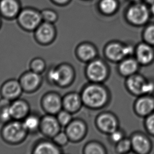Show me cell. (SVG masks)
Wrapping results in <instances>:
<instances>
[{
    "mask_svg": "<svg viewBox=\"0 0 154 154\" xmlns=\"http://www.w3.org/2000/svg\"><path fill=\"white\" fill-rule=\"evenodd\" d=\"M46 80L51 85L66 88L73 81L74 72L72 67L66 63H62L49 67L46 74Z\"/></svg>",
    "mask_w": 154,
    "mask_h": 154,
    "instance_id": "7a4b0ae2",
    "label": "cell"
},
{
    "mask_svg": "<svg viewBox=\"0 0 154 154\" xmlns=\"http://www.w3.org/2000/svg\"><path fill=\"white\" fill-rule=\"evenodd\" d=\"M154 53L152 48L145 44H142L138 46L136 50V56L138 62L142 64H147L154 58Z\"/></svg>",
    "mask_w": 154,
    "mask_h": 154,
    "instance_id": "d6986e66",
    "label": "cell"
},
{
    "mask_svg": "<svg viewBox=\"0 0 154 154\" xmlns=\"http://www.w3.org/2000/svg\"><path fill=\"white\" fill-rule=\"evenodd\" d=\"M29 134L22 121L12 119L3 124L0 130V136L6 144L18 145L25 141Z\"/></svg>",
    "mask_w": 154,
    "mask_h": 154,
    "instance_id": "6da1fadb",
    "label": "cell"
},
{
    "mask_svg": "<svg viewBox=\"0 0 154 154\" xmlns=\"http://www.w3.org/2000/svg\"><path fill=\"white\" fill-rule=\"evenodd\" d=\"M100 8L105 13H111L116 9V2L115 0H102L100 3Z\"/></svg>",
    "mask_w": 154,
    "mask_h": 154,
    "instance_id": "f546056e",
    "label": "cell"
},
{
    "mask_svg": "<svg viewBox=\"0 0 154 154\" xmlns=\"http://www.w3.org/2000/svg\"><path fill=\"white\" fill-rule=\"evenodd\" d=\"M10 112L13 119L22 121L31 111L29 103L24 99L19 98L11 102Z\"/></svg>",
    "mask_w": 154,
    "mask_h": 154,
    "instance_id": "7c38bea8",
    "label": "cell"
},
{
    "mask_svg": "<svg viewBox=\"0 0 154 154\" xmlns=\"http://www.w3.org/2000/svg\"><path fill=\"white\" fill-rule=\"evenodd\" d=\"M131 142L133 148L138 153L145 154L150 148V143L144 136L135 135L132 138Z\"/></svg>",
    "mask_w": 154,
    "mask_h": 154,
    "instance_id": "ffe728a7",
    "label": "cell"
},
{
    "mask_svg": "<svg viewBox=\"0 0 154 154\" xmlns=\"http://www.w3.org/2000/svg\"><path fill=\"white\" fill-rule=\"evenodd\" d=\"M61 127L56 115L46 114L41 116L39 132L45 137L52 139L61 131Z\"/></svg>",
    "mask_w": 154,
    "mask_h": 154,
    "instance_id": "ba28073f",
    "label": "cell"
},
{
    "mask_svg": "<svg viewBox=\"0 0 154 154\" xmlns=\"http://www.w3.org/2000/svg\"><path fill=\"white\" fill-rule=\"evenodd\" d=\"M146 82L143 77L138 75H133L129 77L127 81L129 90L135 94H143V90Z\"/></svg>",
    "mask_w": 154,
    "mask_h": 154,
    "instance_id": "603a6c76",
    "label": "cell"
},
{
    "mask_svg": "<svg viewBox=\"0 0 154 154\" xmlns=\"http://www.w3.org/2000/svg\"><path fill=\"white\" fill-rule=\"evenodd\" d=\"M40 105L47 114L56 115L63 109V97L57 92H47L41 98Z\"/></svg>",
    "mask_w": 154,
    "mask_h": 154,
    "instance_id": "8992f818",
    "label": "cell"
},
{
    "mask_svg": "<svg viewBox=\"0 0 154 154\" xmlns=\"http://www.w3.org/2000/svg\"><path fill=\"white\" fill-rule=\"evenodd\" d=\"M146 126L148 131L154 134V113L150 115L147 119Z\"/></svg>",
    "mask_w": 154,
    "mask_h": 154,
    "instance_id": "e575fe53",
    "label": "cell"
},
{
    "mask_svg": "<svg viewBox=\"0 0 154 154\" xmlns=\"http://www.w3.org/2000/svg\"><path fill=\"white\" fill-rule=\"evenodd\" d=\"M154 90V84L150 82H146L143 90V94H149L153 92Z\"/></svg>",
    "mask_w": 154,
    "mask_h": 154,
    "instance_id": "8d00e7d4",
    "label": "cell"
},
{
    "mask_svg": "<svg viewBox=\"0 0 154 154\" xmlns=\"http://www.w3.org/2000/svg\"><path fill=\"white\" fill-rule=\"evenodd\" d=\"M18 79L23 92L28 94L37 92L41 88L43 82L42 74L35 73L30 69L22 73Z\"/></svg>",
    "mask_w": 154,
    "mask_h": 154,
    "instance_id": "52a82bcc",
    "label": "cell"
},
{
    "mask_svg": "<svg viewBox=\"0 0 154 154\" xmlns=\"http://www.w3.org/2000/svg\"><path fill=\"white\" fill-rule=\"evenodd\" d=\"M78 55L84 60H89L96 56V52L93 47L88 44H84L79 47L77 51Z\"/></svg>",
    "mask_w": 154,
    "mask_h": 154,
    "instance_id": "484cf974",
    "label": "cell"
},
{
    "mask_svg": "<svg viewBox=\"0 0 154 154\" xmlns=\"http://www.w3.org/2000/svg\"><path fill=\"white\" fill-rule=\"evenodd\" d=\"M33 154H60L63 152L52 139L46 138L39 140L34 143L31 149Z\"/></svg>",
    "mask_w": 154,
    "mask_h": 154,
    "instance_id": "8fae6325",
    "label": "cell"
},
{
    "mask_svg": "<svg viewBox=\"0 0 154 154\" xmlns=\"http://www.w3.org/2000/svg\"><path fill=\"white\" fill-rule=\"evenodd\" d=\"M87 74L88 77L92 81H102L106 77L107 74L106 67L100 60L93 61L88 65Z\"/></svg>",
    "mask_w": 154,
    "mask_h": 154,
    "instance_id": "5bb4252c",
    "label": "cell"
},
{
    "mask_svg": "<svg viewBox=\"0 0 154 154\" xmlns=\"http://www.w3.org/2000/svg\"><path fill=\"white\" fill-rule=\"evenodd\" d=\"M52 140L58 146L60 147L66 146L69 140V137L66 132L61 131L52 138Z\"/></svg>",
    "mask_w": 154,
    "mask_h": 154,
    "instance_id": "4dcf8cb0",
    "label": "cell"
},
{
    "mask_svg": "<svg viewBox=\"0 0 154 154\" xmlns=\"http://www.w3.org/2000/svg\"><path fill=\"white\" fill-rule=\"evenodd\" d=\"M137 69V62L133 59H128L123 61L119 66L120 72L124 75H132L135 73Z\"/></svg>",
    "mask_w": 154,
    "mask_h": 154,
    "instance_id": "d4e9b609",
    "label": "cell"
},
{
    "mask_svg": "<svg viewBox=\"0 0 154 154\" xmlns=\"http://www.w3.org/2000/svg\"><path fill=\"white\" fill-rule=\"evenodd\" d=\"M106 52L108 57L114 61L121 60L126 56L124 52V46L117 43L109 45L107 47Z\"/></svg>",
    "mask_w": 154,
    "mask_h": 154,
    "instance_id": "7402d4cb",
    "label": "cell"
},
{
    "mask_svg": "<svg viewBox=\"0 0 154 154\" xmlns=\"http://www.w3.org/2000/svg\"><path fill=\"white\" fill-rule=\"evenodd\" d=\"M11 101L1 97L0 98V123L2 124L13 119L10 112Z\"/></svg>",
    "mask_w": 154,
    "mask_h": 154,
    "instance_id": "cb8c5ba5",
    "label": "cell"
},
{
    "mask_svg": "<svg viewBox=\"0 0 154 154\" xmlns=\"http://www.w3.org/2000/svg\"><path fill=\"white\" fill-rule=\"evenodd\" d=\"M129 21L136 24H142L147 21L149 13L146 6L143 4H136L129 8L127 13Z\"/></svg>",
    "mask_w": 154,
    "mask_h": 154,
    "instance_id": "4fadbf2b",
    "label": "cell"
},
{
    "mask_svg": "<svg viewBox=\"0 0 154 154\" xmlns=\"http://www.w3.org/2000/svg\"><path fill=\"white\" fill-rule=\"evenodd\" d=\"M85 131V127L80 121H72L66 127L65 132L69 140L77 141L83 136Z\"/></svg>",
    "mask_w": 154,
    "mask_h": 154,
    "instance_id": "9a60e30c",
    "label": "cell"
},
{
    "mask_svg": "<svg viewBox=\"0 0 154 154\" xmlns=\"http://www.w3.org/2000/svg\"><path fill=\"white\" fill-rule=\"evenodd\" d=\"M97 123L99 128L107 133H112L117 130L116 120L111 115L104 114L100 116L98 118Z\"/></svg>",
    "mask_w": 154,
    "mask_h": 154,
    "instance_id": "ac0fdd59",
    "label": "cell"
},
{
    "mask_svg": "<svg viewBox=\"0 0 154 154\" xmlns=\"http://www.w3.org/2000/svg\"><path fill=\"white\" fill-rule=\"evenodd\" d=\"M59 123L62 127H66L72 121L71 112L62 109L56 115Z\"/></svg>",
    "mask_w": 154,
    "mask_h": 154,
    "instance_id": "f1b7e54d",
    "label": "cell"
},
{
    "mask_svg": "<svg viewBox=\"0 0 154 154\" xmlns=\"http://www.w3.org/2000/svg\"><path fill=\"white\" fill-rule=\"evenodd\" d=\"M133 1H140V0H133Z\"/></svg>",
    "mask_w": 154,
    "mask_h": 154,
    "instance_id": "7bdbcfd3",
    "label": "cell"
},
{
    "mask_svg": "<svg viewBox=\"0 0 154 154\" xmlns=\"http://www.w3.org/2000/svg\"><path fill=\"white\" fill-rule=\"evenodd\" d=\"M22 8L20 0H0V16L4 19H17Z\"/></svg>",
    "mask_w": 154,
    "mask_h": 154,
    "instance_id": "30bf717a",
    "label": "cell"
},
{
    "mask_svg": "<svg viewBox=\"0 0 154 154\" xmlns=\"http://www.w3.org/2000/svg\"><path fill=\"white\" fill-rule=\"evenodd\" d=\"M23 92L19 79H8L3 82L0 87V95L1 97L11 102L20 98Z\"/></svg>",
    "mask_w": 154,
    "mask_h": 154,
    "instance_id": "9c48e42d",
    "label": "cell"
},
{
    "mask_svg": "<svg viewBox=\"0 0 154 154\" xmlns=\"http://www.w3.org/2000/svg\"><path fill=\"white\" fill-rule=\"evenodd\" d=\"M148 3H154V0H145Z\"/></svg>",
    "mask_w": 154,
    "mask_h": 154,
    "instance_id": "b9f144b4",
    "label": "cell"
},
{
    "mask_svg": "<svg viewBox=\"0 0 154 154\" xmlns=\"http://www.w3.org/2000/svg\"><path fill=\"white\" fill-rule=\"evenodd\" d=\"M136 109L140 114L146 115L152 112L154 109V100L149 97H143L138 100Z\"/></svg>",
    "mask_w": 154,
    "mask_h": 154,
    "instance_id": "44dd1931",
    "label": "cell"
},
{
    "mask_svg": "<svg viewBox=\"0 0 154 154\" xmlns=\"http://www.w3.org/2000/svg\"><path fill=\"white\" fill-rule=\"evenodd\" d=\"M40 11L43 22L54 24L58 19V13L52 8H44Z\"/></svg>",
    "mask_w": 154,
    "mask_h": 154,
    "instance_id": "83f0119b",
    "label": "cell"
},
{
    "mask_svg": "<svg viewBox=\"0 0 154 154\" xmlns=\"http://www.w3.org/2000/svg\"><path fill=\"white\" fill-rule=\"evenodd\" d=\"M81 99L76 93H69L63 98V109L70 112H75L81 105Z\"/></svg>",
    "mask_w": 154,
    "mask_h": 154,
    "instance_id": "e0dca14e",
    "label": "cell"
},
{
    "mask_svg": "<svg viewBox=\"0 0 154 154\" xmlns=\"http://www.w3.org/2000/svg\"><path fill=\"white\" fill-rule=\"evenodd\" d=\"M145 38L150 44H154V26H151L146 29Z\"/></svg>",
    "mask_w": 154,
    "mask_h": 154,
    "instance_id": "836d02e7",
    "label": "cell"
},
{
    "mask_svg": "<svg viewBox=\"0 0 154 154\" xmlns=\"http://www.w3.org/2000/svg\"><path fill=\"white\" fill-rule=\"evenodd\" d=\"M50 1L52 3H54L58 5H65L69 1V0H50Z\"/></svg>",
    "mask_w": 154,
    "mask_h": 154,
    "instance_id": "74e56055",
    "label": "cell"
},
{
    "mask_svg": "<svg viewBox=\"0 0 154 154\" xmlns=\"http://www.w3.org/2000/svg\"><path fill=\"white\" fill-rule=\"evenodd\" d=\"M151 10H152V13L154 14V3H153V4H152V7H151Z\"/></svg>",
    "mask_w": 154,
    "mask_h": 154,
    "instance_id": "ab89813d",
    "label": "cell"
},
{
    "mask_svg": "<svg viewBox=\"0 0 154 154\" xmlns=\"http://www.w3.org/2000/svg\"><path fill=\"white\" fill-rule=\"evenodd\" d=\"M30 70L40 74H42L47 69V64L43 58L36 57L32 58L29 63Z\"/></svg>",
    "mask_w": 154,
    "mask_h": 154,
    "instance_id": "4316f807",
    "label": "cell"
},
{
    "mask_svg": "<svg viewBox=\"0 0 154 154\" xmlns=\"http://www.w3.org/2000/svg\"><path fill=\"white\" fill-rule=\"evenodd\" d=\"M1 17H2L0 16V29H1V28L2 27V19H1Z\"/></svg>",
    "mask_w": 154,
    "mask_h": 154,
    "instance_id": "60d3db41",
    "label": "cell"
},
{
    "mask_svg": "<svg viewBox=\"0 0 154 154\" xmlns=\"http://www.w3.org/2000/svg\"><path fill=\"white\" fill-rule=\"evenodd\" d=\"M107 95L106 91L98 85H90L85 88L82 95L83 103L92 108H98L106 102Z\"/></svg>",
    "mask_w": 154,
    "mask_h": 154,
    "instance_id": "277c9868",
    "label": "cell"
},
{
    "mask_svg": "<svg viewBox=\"0 0 154 154\" xmlns=\"http://www.w3.org/2000/svg\"><path fill=\"white\" fill-rule=\"evenodd\" d=\"M16 20L21 29L27 32H34L43 22L41 11L31 7L22 8Z\"/></svg>",
    "mask_w": 154,
    "mask_h": 154,
    "instance_id": "3957f363",
    "label": "cell"
},
{
    "mask_svg": "<svg viewBox=\"0 0 154 154\" xmlns=\"http://www.w3.org/2000/svg\"><path fill=\"white\" fill-rule=\"evenodd\" d=\"M123 134L120 131H115L111 133V139L113 142L115 143H118L123 140Z\"/></svg>",
    "mask_w": 154,
    "mask_h": 154,
    "instance_id": "d590c367",
    "label": "cell"
},
{
    "mask_svg": "<svg viewBox=\"0 0 154 154\" xmlns=\"http://www.w3.org/2000/svg\"><path fill=\"white\" fill-rule=\"evenodd\" d=\"M34 40L42 46L52 44L56 37V29L54 24L42 22L34 32Z\"/></svg>",
    "mask_w": 154,
    "mask_h": 154,
    "instance_id": "5b68a950",
    "label": "cell"
},
{
    "mask_svg": "<svg viewBox=\"0 0 154 154\" xmlns=\"http://www.w3.org/2000/svg\"><path fill=\"white\" fill-rule=\"evenodd\" d=\"M124 52H125V56H128L132 54V53L133 52V50L130 46H124Z\"/></svg>",
    "mask_w": 154,
    "mask_h": 154,
    "instance_id": "f35d334b",
    "label": "cell"
},
{
    "mask_svg": "<svg viewBox=\"0 0 154 154\" xmlns=\"http://www.w3.org/2000/svg\"><path fill=\"white\" fill-rule=\"evenodd\" d=\"M41 116L38 113L31 112L22 121L23 125L29 134L39 132Z\"/></svg>",
    "mask_w": 154,
    "mask_h": 154,
    "instance_id": "2e32d148",
    "label": "cell"
},
{
    "mask_svg": "<svg viewBox=\"0 0 154 154\" xmlns=\"http://www.w3.org/2000/svg\"><path fill=\"white\" fill-rule=\"evenodd\" d=\"M85 154H102L104 153V149L101 146L95 143L88 145L85 150Z\"/></svg>",
    "mask_w": 154,
    "mask_h": 154,
    "instance_id": "1f68e13d",
    "label": "cell"
},
{
    "mask_svg": "<svg viewBox=\"0 0 154 154\" xmlns=\"http://www.w3.org/2000/svg\"><path fill=\"white\" fill-rule=\"evenodd\" d=\"M131 142L128 140H122L118 143L117 149L119 152H128L131 148Z\"/></svg>",
    "mask_w": 154,
    "mask_h": 154,
    "instance_id": "d6a6232c",
    "label": "cell"
}]
</instances>
